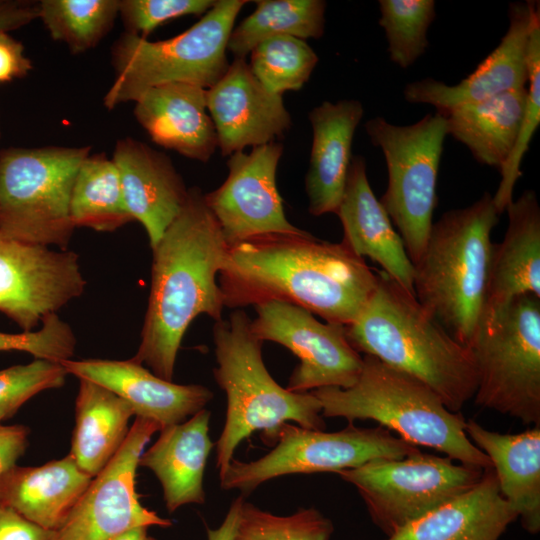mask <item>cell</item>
Segmentation results:
<instances>
[{
  "label": "cell",
  "mask_w": 540,
  "mask_h": 540,
  "mask_svg": "<svg viewBox=\"0 0 540 540\" xmlns=\"http://www.w3.org/2000/svg\"><path fill=\"white\" fill-rule=\"evenodd\" d=\"M92 479L70 454L38 467L15 465L0 477V505L57 531Z\"/></svg>",
  "instance_id": "484cf974"
},
{
  "label": "cell",
  "mask_w": 540,
  "mask_h": 540,
  "mask_svg": "<svg viewBox=\"0 0 540 540\" xmlns=\"http://www.w3.org/2000/svg\"><path fill=\"white\" fill-rule=\"evenodd\" d=\"M373 145L383 152L388 185L379 199L407 254L415 263L427 242L436 206V183L447 135L439 112L418 122L399 126L377 116L365 123Z\"/></svg>",
  "instance_id": "30bf717a"
},
{
  "label": "cell",
  "mask_w": 540,
  "mask_h": 540,
  "mask_svg": "<svg viewBox=\"0 0 540 540\" xmlns=\"http://www.w3.org/2000/svg\"><path fill=\"white\" fill-rule=\"evenodd\" d=\"M538 1L516 2L509 5V27L498 46L455 85L432 78L408 83L405 100L430 104L437 112L492 98L511 90L526 87L527 46L532 18Z\"/></svg>",
  "instance_id": "ac0fdd59"
},
{
  "label": "cell",
  "mask_w": 540,
  "mask_h": 540,
  "mask_svg": "<svg viewBox=\"0 0 540 540\" xmlns=\"http://www.w3.org/2000/svg\"><path fill=\"white\" fill-rule=\"evenodd\" d=\"M76 338L71 327L57 314L47 317L39 330L18 334L0 332V351H24L36 359L61 362L75 351Z\"/></svg>",
  "instance_id": "f35d334b"
},
{
  "label": "cell",
  "mask_w": 540,
  "mask_h": 540,
  "mask_svg": "<svg viewBox=\"0 0 540 540\" xmlns=\"http://www.w3.org/2000/svg\"><path fill=\"white\" fill-rule=\"evenodd\" d=\"M216 0H121L119 14L126 33L142 38L162 23L209 11Z\"/></svg>",
  "instance_id": "ab89813d"
},
{
  "label": "cell",
  "mask_w": 540,
  "mask_h": 540,
  "mask_svg": "<svg viewBox=\"0 0 540 540\" xmlns=\"http://www.w3.org/2000/svg\"><path fill=\"white\" fill-rule=\"evenodd\" d=\"M526 97L525 87L439 113L447 135L464 144L477 162L500 171L516 143Z\"/></svg>",
  "instance_id": "f1b7e54d"
},
{
  "label": "cell",
  "mask_w": 540,
  "mask_h": 540,
  "mask_svg": "<svg viewBox=\"0 0 540 540\" xmlns=\"http://www.w3.org/2000/svg\"><path fill=\"white\" fill-rule=\"evenodd\" d=\"M528 88L519 134L512 153L500 170L501 181L493 198L499 214L513 201L515 184L521 176L522 159L540 123V10L534 11L527 46Z\"/></svg>",
  "instance_id": "d590c367"
},
{
  "label": "cell",
  "mask_w": 540,
  "mask_h": 540,
  "mask_svg": "<svg viewBox=\"0 0 540 540\" xmlns=\"http://www.w3.org/2000/svg\"><path fill=\"white\" fill-rule=\"evenodd\" d=\"M90 147L0 151V236L67 250L75 229L70 198Z\"/></svg>",
  "instance_id": "9c48e42d"
},
{
  "label": "cell",
  "mask_w": 540,
  "mask_h": 540,
  "mask_svg": "<svg viewBox=\"0 0 540 540\" xmlns=\"http://www.w3.org/2000/svg\"><path fill=\"white\" fill-rule=\"evenodd\" d=\"M256 9L229 36L227 51L245 59L265 39L288 35L302 40L324 33L323 0H257Z\"/></svg>",
  "instance_id": "1f68e13d"
},
{
  "label": "cell",
  "mask_w": 540,
  "mask_h": 540,
  "mask_svg": "<svg viewBox=\"0 0 540 540\" xmlns=\"http://www.w3.org/2000/svg\"><path fill=\"white\" fill-rule=\"evenodd\" d=\"M147 531L148 527H135L116 535L111 540H147Z\"/></svg>",
  "instance_id": "bcb514c9"
},
{
  "label": "cell",
  "mask_w": 540,
  "mask_h": 540,
  "mask_svg": "<svg viewBox=\"0 0 540 540\" xmlns=\"http://www.w3.org/2000/svg\"><path fill=\"white\" fill-rule=\"evenodd\" d=\"M252 320L235 309L227 320L216 321L213 342L217 366L213 376L227 399L225 424L215 443L219 478L235 450L254 432L272 445L285 423L324 430L322 405L312 392L297 393L280 386L268 372L262 344L251 330Z\"/></svg>",
  "instance_id": "5b68a950"
},
{
  "label": "cell",
  "mask_w": 540,
  "mask_h": 540,
  "mask_svg": "<svg viewBox=\"0 0 540 540\" xmlns=\"http://www.w3.org/2000/svg\"><path fill=\"white\" fill-rule=\"evenodd\" d=\"M283 145L270 142L238 151L227 161L224 183L207 194L205 201L229 246L269 235L305 232L286 218L276 185V171Z\"/></svg>",
  "instance_id": "9a60e30c"
},
{
  "label": "cell",
  "mask_w": 540,
  "mask_h": 540,
  "mask_svg": "<svg viewBox=\"0 0 540 540\" xmlns=\"http://www.w3.org/2000/svg\"><path fill=\"white\" fill-rule=\"evenodd\" d=\"M484 470L418 450L401 459H376L336 474L357 489L371 520L388 537L474 487Z\"/></svg>",
  "instance_id": "7c38bea8"
},
{
  "label": "cell",
  "mask_w": 540,
  "mask_h": 540,
  "mask_svg": "<svg viewBox=\"0 0 540 540\" xmlns=\"http://www.w3.org/2000/svg\"><path fill=\"white\" fill-rule=\"evenodd\" d=\"M499 216L490 193L465 208L445 212L432 224L413 263L416 299L467 347L486 304L491 232Z\"/></svg>",
  "instance_id": "277c9868"
},
{
  "label": "cell",
  "mask_w": 540,
  "mask_h": 540,
  "mask_svg": "<svg viewBox=\"0 0 540 540\" xmlns=\"http://www.w3.org/2000/svg\"><path fill=\"white\" fill-rule=\"evenodd\" d=\"M133 415L124 399L99 384L80 379L69 454L82 471L94 478L106 467L126 440Z\"/></svg>",
  "instance_id": "f546056e"
},
{
  "label": "cell",
  "mask_w": 540,
  "mask_h": 540,
  "mask_svg": "<svg viewBox=\"0 0 540 540\" xmlns=\"http://www.w3.org/2000/svg\"><path fill=\"white\" fill-rule=\"evenodd\" d=\"M244 499L245 497L240 495L232 501L219 527L207 528V540H233Z\"/></svg>",
  "instance_id": "f6af8a7d"
},
{
  "label": "cell",
  "mask_w": 540,
  "mask_h": 540,
  "mask_svg": "<svg viewBox=\"0 0 540 540\" xmlns=\"http://www.w3.org/2000/svg\"><path fill=\"white\" fill-rule=\"evenodd\" d=\"M254 307V336L286 347L300 361L286 389L306 393L323 387L349 388L357 381L363 357L350 344L344 325L322 323L287 302L268 301Z\"/></svg>",
  "instance_id": "4fadbf2b"
},
{
  "label": "cell",
  "mask_w": 540,
  "mask_h": 540,
  "mask_svg": "<svg viewBox=\"0 0 540 540\" xmlns=\"http://www.w3.org/2000/svg\"><path fill=\"white\" fill-rule=\"evenodd\" d=\"M68 374L99 384L130 404L136 417L152 420L161 429L186 421L212 400L213 392L199 384L164 380L133 358L128 360H63Z\"/></svg>",
  "instance_id": "d6986e66"
},
{
  "label": "cell",
  "mask_w": 540,
  "mask_h": 540,
  "mask_svg": "<svg viewBox=\"0 0 540 540\" xmlns=\"http://www.w3.org/2000/svg\"><path fill=\"white\" fill-rule=\"evenodd\" d=\"M508 227L492 247L485 306L534 294L540 297V207L533 190H526L506 208Z\"/></svg>",
  "instance_id": "83f0119b"
},
{
  "label": "cell",
  "mask_w": 540,
  "mask_h": 540,
  "mask_svg": "<svg viewBox=\"0 0 540 540\" xmlns=\"http://www.w3.org/2000/svg\"><path fill=\"white\" fill-rule=\"evenodd\" d=\"M205 91L188 83L152 87L135 101L134 115L154 143L205 163L218 148Z\"/></svg>",
  "instance_id": "7402d4cb"
},
{
  "label": "cell",
  "mask_w": 540,
  "mask_h": 540,
  "mask_svg": "<svg viewBox=\"0 0 540 540\" xmlns=\"http://www.w3.org/2000/svg\"><path fill=\"white\" fill-rule=\"evenodd\" d=\"M218 277L225 307L282 301L344 326L357 318L378 281L377 271L342 241L306 231L229 246Z\"/></svg>",
  "instance_id": "6da1fadb"
},
{
  "label": "cell",
  "mask_w": 540,
  "mask_h": 540,
  "mask_svg": "<svg viewBox=\"0 0 540 540\" xmlns=\"http://www.w3.org/2000/svg\"><path fill=\"white\" fill-rule=\"evenodd\" d=\"M466 434L492 463L500 494L531 534L540 531V426L501 434L466 422Z\"/></svg>",
  "instance_id": "4316f807"
},
{
  "label": "cell",
  "mask_w": 540,
  "mask_h": 540,
  "mask_svg": "<svg viewBox=\"0 0 540 540\" xmlns=\"http://www.w3.org/2000/svg\"><path fill=\"white\" fill-rule=\"evenodd\" d=\"M85 286L75 252L0 236V311L24 332L57 314Z\"/></svg>",
  "instance_id": "2e32d148"
},
{
  "label": "cell",
  "mask_w": 540,
  "mask_h": 540,
  "mask_svg": "<svg viewBox=\"0 0 540 540\" xmlns=\"http://www.w3.org/2000/svg\"><path fill=\"white\" fill-rule=\"evenodd\" d=\"M322 405L323 417L349 423L374 420L415 446L444 453L461 464L492 468L488 456L466 434V421L450 411L424 382L371 355L363 356L357 381L349 388L310 391Z\"/></svg>",
  "instance_id": "8992f818"
},
{
  "label": "cell",
  "mask_w": 540,
  "mask_h": 540,
  "mask_svg": "<svg viewBox=\"0 0 540 540\" xmlns=\"http://www.w3.org/2000/svg\"><path fill=\"white\" fill-rule=\"evenodd\" d=\"M375 290L346 335L359 353L428 385L452 412L474 397L477 370L469 347L458 342L418 302L382 270Z\"/></svg>",
  "instance_id": "3957f363"
},
{
  "label": "cell",
  "mask_w": 540,
  "mask_h": 540,
  "mask_svg": "<svg viewBox=\"0 0 540 540\" xmlns=\"http://www.w3.org/2000/svg\"><path fill=\"white\" fill-rule=\"evenodd\" d=\"M29 428L0 424V477L16 465L28 447Z\"/></svg>",
  "instance_id": "7bdbcfd3"
},
{
  "label": "cell",
  "mask_w": 540,
  "mask_h": 540,
  "mask_svg": "<svg viewBox=\"0 0 540 540\" xmlns=\"http://www.w3.org/2000/svg\"><path fill=\"white\" fill-rule=\"evenodd\" d=\"M273 444V449L257 460L243 462L233 458L219 478L221 488L238 490L245 497L277 477L337 473L376 459H401L420 450L385 427L363 428L353 423L334 432L285 423Z\"/></svg>",
  "instance_id": "8fae6325"
},
{
  "label": "cell",
  "mask_w": 540,
  "mask_h": 540,
  "mask_svg": "<svg viewBox=\"0 0 540 540\" xmlns=\"http://www.w3.org/2000/svg\"><path fill=\"white\" fill-rule=\"evenodd\" d=\"M112 161L126 207L145 228L153 248L186 203L189 189L171 160L133 138L116 142Z\"/></svg>",
  "instance_id": "ffe728a7"
},
{
  "label": "cell",
  "mask_w": 540,
  "mask_h": 540,
  "mask_svg": "<svg viewBox=\"0 0 540 540\" xmlns=\"http://www.w3.org/2000/svg\"><path fill=\"white\" fill-rule=\"evenodd\" d=\"M335 214L343 227L342 242L355 255L378 263L383 272L414 294L413 264L402 238L371 189L362 156L352 157Z\"/></svg>",
  "instance_id": "44dd1931"
},
{
  "label": "cell",
  "mask_w": 540,
  "mask_h": 540,
  "mask_svg": "<svg viewBox=\"0 0 540 540\" xmlns=\"http://www.w3.org/2000/svg\"><path fill=\"white\" fill-rule=\"evenodd\" d=\"M67 371L60 362L35 359L0 371V422L13 417L34 395L65 383Z\"/></svg>",
  "instance_id": "74e56055"
},
{
  "label": "cell",
  "mask_w": 540,
  "mask_h": 540,
  "mask_svg": "<svg viewBox=\"0 0 540 540\" xmlns=\"http://www.w3.org/2000/svg\"><path fill=\"white\" fill-rule=\"evenodd\" d=\"M210 416L204 408L182 423L164 427L139 459V466L150 469L159 480L170 513L205 502L204 473L215 446L209 436Z\"/></svg>",
  "instance_id": "d4e9b609"
},
{
  "label": "cell",
  "mask_w": 540,
  "mask_h": 540,
  "mask_svg": "<svg viewBox=\"0 0 540 540\" xmlns=\"http://www.w3.org/2000/svg\"><path fill=\"white\" fill-rule=\"evenodd\" d=\"M39 18V2L0 0V32L18 29Z\"/></svg>",
  "instance_id": "ee69618b"
},
{
  "label": "cell",
  "mask_w": 540,
  "mask_h": 540,
  "mask_svg": "<svg viewBox=\"0 0 540 540\" xmlns=\"http://www.w3.org/2000/svg\"><path fill=\"white\" fill-rule=\"evenodd\" d=\"M318 60L305 40L279 35L265 39L251 51L249 66L267 91L282 95L289 90H300Z\"/></svg>",
  "instance_id": "836d02e7"
},
{
  "label": "cell",
  "mask_w": 540,
  "mask_h": 540,
  "mask_svg": "<svg viewBox=\"0 0 540 540\" xmlns=\"http://www.w3.org/2000/svg\"><path fill=\"white\" fill-rule=\"evenodd\" d=\"M227 244L202 191H188L185 205L153 251L151 289L135 361L172 381L178 350L200 314L216 321L225 307L217 283Z\"/></svg>",
  "instance_id": "7a4b0ae2"
},
{
  "label": "cell",
  "mask_w": 540,
  "mask_h": 540,
  "mask_svg": "<svg viewBox=\"0 0 540 540\" xmlns=\"http://www.w3.org/2000/svg\"><path fill=\"white\" fill-rule=\"evenodd\" d=\"M147 540H156V539L151 536H148Z\"/></svg>",
  "instance_id": "7dc6e473"
},
{
  "label": "cell",
  "mask_w": 540,
  "mask_h": 540,
  "mask_svg": "<svg viewBox=\"0 0 540 540\" xmlns=\"http://www.w3.org/2000/svg\"><path fill=\"white\" fill-rule=\"evenodd\" d=\"M475 403L540 426V297L485 306L469 344Z\"/></svg>",
  "instance_id": "ba28073f"
},
{
  "label": "cell",
  "mask_w": 540,
  "mask_h": 540,
  "mask_svg": "<svg viewBox=\"0 0 540 540\" xmlns=\"http://www.w3.org/2000/svg\"><path fill=\"white\" fill-rule=\"evenodd\" d=\"M70 217L75 228L99 232L114 231L133 221L118 170L104 153L89 154L81 163L72 187Z\"/></svg>",
  "instance_id": "4dcf8cb0"
},
{
  "label": "cell",
  "mask_w": 540,
  "mask_h": 540,
  "mask_svg": "<svg viewBox=\"0 0 540 540\" xmlns=\"http://www.w3.org/2000/svg\"><path fill=\"white\" fill-rule=\"evenodd\" d=\"M160 426L136 417L123 445L96 475L63 524L61 540H111L135 527L172 525L169 519L145 508L135 489L136 470L144 447Z\"/></svg>",
  "instance_id": "5bb4252c"
},
{
  "label": "cell",
  "mask_w": 540,
  "mask_h": 540,
  "mask_svg": "<svg viewBox=\"0 0 540 540\" xmlns=\"http://www.w3.org/2000/svg\"><path fill=\"white\" fill-rule=\"evenodd\" d=\"M363 114L361 102L355 99L324 101L310 111L313 141L305 190L311 215L337 212L352 160L354 133Z\"/></svg>",
  "instance_id": "603a6c76"
},
{
  "label": "cell",
  "mask_w": 540,
  "mask_h": 540,
  "mask_svg": "<svg viewBox=\"0 0 540 540\" xmlns=\"http://www.w3.org/2000/svg\"><path fill=\"white\" fill-rule=\"evenodd\" d=\"M517 514L493 468L468 491L405 524L386 540H498Z\"/></svg>",
  "instance_id": "cb8c5ba5"
},
{
  "label": "cell",
  "mask_w": 540,
  "mask_h": 540,
  "mask_svg": "<svg viewBox=\"0 0 540 540\" xmlns=\"http://www.w3.org/2000/svg\"><path fill=\"white\" fill-rule=\"evenodd\" d=\"M246 3L216 0L197 23L163 41L122 34L111 50L114 80L104 96L105 107L135 102L148 89L168 83L212 87L229 67V36Z\"/></svg>",
  "instance_id": "52a82bcc"
},
{
  "label": "cell",
  "mask_w": 540,
  "mask_h": 540,
  "mask_svg": "<svg viewBox=\"0 0 540 540\" xmlns=\"http://www.w3.org/2000/svg\"><path fill=\"white\" fill-rule=\"evenodd\" d=\"M119 0H42L39 18L52 39L74 54L96 46L119 14Z\"/></svg>",
  "instance_id": "d6a6232c"
},
{
  "label": "cell",
  "mask_w": 540,
  "mask_h": 540,
  "mask_svg": "<svg viewBox=\"0 0 540 540\" xmlns=\"http://www.w3.org/2000/svg\"><path fill=\"white\" fill-rule=\"evenodd\" d=\"M0 540H61L57 531L44 529L0 505Z\"/></svg>",
  "instance_id": "60d3db41"
},
{
  "label": "cell",
  "mask_w": 540,
  "mask_h": 540,
  "mask_svg": "<svg viewBox=\"0 0 540 540\" xmlns=\"http://www.w3.org/2000/svg\"><path fill=\"white\" fill-rule=\"evenodd\" d=\"M205 97L223 156L273 142L291 126L282 95L267 91L245 59L235 58Z\"/></svg>",
  "instance_id": "e0dca14e"
},
{
  "label": "cell",
  "mask_w": 540,
  "mask_h": 540,
  "mask_svg": "<svg viewBox=\"0 0 540 540\" xmlns=\"http://www.w3.org/2000/svg\"><path fill=\"white\" fill-rule=\"evenodd\" d=\"M381 17L390 60L403 69L411 66L428 47L427 31L435 18L433 0H380Z\"/></svg>",
  "instance_id": "e575fe53"
},
{
  "label": "cell",
  "mask_w": 540,
  "mask_h": 540,
  "mask_svg": "<svg viewBox=\"0 0 540 540\" xmlns=\"http://www.w3.org/2000/svg\"><path fill=\"white\" fill-rule=\"evenodd\" d=\"M333 532L332 521L315 508L282 516L244 499L233 540H330Z\"/></svg>",
  "instance_id": "8d00e7d4"
},
{
  "label": "cell",
  "mask_w": 540,
  "mask_h": 540,
  "mask_svg": "<svg viewBox=\"0 0 540 540\" xmlns=\"http://www.w3.org/2000/svg\"><path fill=\"white\" fill-rule=\"evenodd\" d=\"M31 69L32 64L24 55L21 42L11 37L8 32H0V83L22 78Z\"/></svg>",
  "instance_id": "b9f144b4"
}]
</instances>
